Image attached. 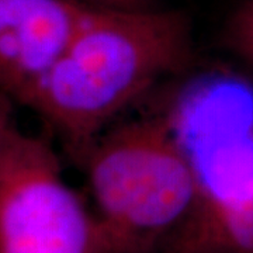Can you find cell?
Here are the masks:
<instances>
[{
	"label": "cell",
	"mask_w": 253,
	"mask_h": 253,
	"mask_svg": "<svg viewBox=\"0 0 253 253\" xmlns=\"http://www.w3.org/2000/svg\"><path fill=\"white\" fill-rule=\"evenodd\" d=\"M163 253H253V169L199 184L189 215Z\"/></svg>",
	"instance_id": "cell-5"
},
{
	"label": "cell",
	"mask_w": 253,
	"mask_h": 253,
	"mask_svg": "<svg viewBox=\"0 0 253 253\" xmlns=\"http://www.w3.org/2000/svg\"><path fill=\"white\" fill-rule=\"evenodd\" d=\"M224 38L229 51L253 68V0H245L231 14Z\"/></svg>",
	"instance_id": "cell-6"
},
{
	"label": "cell",
	"mask_w": 253,
	"mask_h": 253,
	"mask_svg": "<svg viewBox=\"0 0 253 253\" xmlns=\"http://www.w3.org/2000/svg\"><path fill=\"white\" fill-rule=\"evenodd\" d=\"M193 59L191 24L180 10L86 4L21 106L82 158L118 116Z\"/></svg>",
	"instance_id": "cell-1"
},
{
	"label": "cell",
	"mask_w": 253,
	"mask_h": 253,
	"mask_svg": "<svg viewBox=\"0 0 253 253\" xmlns=\"http://www.w3.org/2000/svg\"><path fill=\"white\" fill-rule=\"evenodd\" d=\"M82 162L100 253H163L189 215L197 179L162 110L113 124Z\"/></svg>",
	"instance_id": "cell-2"
},
{
	"label": "cell",
	"mask_w": 253,
	"mask_h": 253,
	"mask_svg": "<svg viewBox=\"0 0 253 253\" xmlns=\"http://www.w3.org/2000/svg\"><path fill=\"white\" fill-rule=\"evenodd\" d=\"M13 101L6 96L0 94V146L9 132L16 126L13 116Z\"/></svg>",
	"instance_id": "cell-7"
},
{
	"label": "cell",
	"mask_w": 253,
	"mask_h": 253,
	"mask_svg": "<svg viewBox=\"0 0 253 253\" xmlns=\"http://www.w3.org/2000/svg\"><path fill=\"white\" fill-rule=\"evenodd\" d=\"M84 6L75 0H0V94L23 104Z\"/></svg>",
	"instance_id": "cell-4"
},
{
	"label": "cell",
	"mask_w": 253,
	"mask_h": 253,
	"mask_svg": "<svg viewBox=\"0 0 253 253\" xmlns=\"http://www.w3.org/2000/svg\"><path fill=\"white\" fill-rule=\"evenodd\" d=\"M87 6H103V7H144L152 6L151 0H75Z\"/></svg>",
	"instance_id": "cell-8"
},
{
	"label": "cell",
	"mask_w": 253,
	"mask_h": 253,
	"mask_svg": "<svg viewBox=\"0 0 253 253\" xmlns=\"http://www.w3.org/2000/svg\"><path fill=\"white\" fill-rule=\"evenodd\" d=\"M0 253H100L89 201L52 146L17 126L0 146Z\"/></svg>",
	"instance_id": "cell-3"
}]
</instances>
